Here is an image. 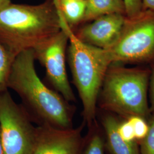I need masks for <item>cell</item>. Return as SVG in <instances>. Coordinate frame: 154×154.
<instances>
[{
	"instance_id": "1",
	"label": "cell",
	"mask_w": 154,
	"mask_h": 154,
	"mask_svg": "<svg viewBox=\"0 0 154 154\" xmlns=\"http://www.w3.org/2000/svg\"><path fill=\"white\" fill-rule=\"evenodd\" d=\"M35 60L33 49L17 55L8 78V88L18 95L22 106L38 126L62 129L73 127L74 107L42 82L35 70Z\"/></svg>"
},
{
	"instance_id": "2",
	"label": "cell",
	"mask_w": 154,
	"mask_h": 154,
	"mask_svg": "<svg viewBox=\"0 0 154 154\" xmlns=\"http://www.w3.org/2000/svg\"><path fill=\"white\" fill-rule=\"evenodd\" d=\"M61 30L55 0L35 5L11 3L0 11V42L14 57L44 44Z\"/></svg>"
},
{
	"instance_id": "3",
	"label": "cell",
	"mask_w": 154,
	"mask_h": 154,
	"mask_svg": "<svg viewBox=\"0 0 154 154\" xmlns=\"http://www.w3.org/2000/svg\"><path fill=\"white\" fill-rule=\"evenodd\" d=\"M58 11L61 28L69 37V63L82 103L83 122L90 125L95 119L99 93L112 61L107 50L86 44L78 38L59 9Z\"/></svg>"
},
{
	"instance_id": "4",
	"label": "cell",
	"mask_w": 154,
	"mask_h": 154,
	"mask_svg": "<svg viewBox=\"0 0 154 154\" xmlns=\"http://www.w3.org/2000/svg\"><path fill=\"white\" fill-rule=\"evenodd\" d=\"M149 77L147 70L111 64L99 93L100 107L128 118L146 116L149 111Z\"/></svg>"
},
{
	"instance_id": "5",
	"label": "cell",
	"mask_w": 154,
	"mask_h": 154,
	"mask_svg": "<svg viewBox=\"0 0 154 154\" xmlns=\"http://www.w3.org/2000/svg\"><path fill=\"white\" fill-rule=\"evenodd\" d=\"M107 50L112 63L154 64V11L142 10L134 16H126L119 38Z\"/></svg>"
},
{
	"instance_id": "6",
	"label": "cell",
	"mask_w": 154,
	"mask_h": 154,
	"mask_svg": "<svg viewBox=\"0 0 154 154\" xmlns=\"http://www.w3.org/2000/svg\"><path fill=\"white\" fill-rule=\"evenodd\" d=\"M6 90L0 92V133L4 154H33L37 128Z\"/></svg>"
},
{
	"instance_id": "7",
	"label": "cell",
	"mask_w": 154,
	"mask_h": 154,
	"mask_svg": "<svg viewBox=\"0 0 154 154\" xmlns=\"http://www.w3.org/2000/svg\"><path fill=\"white\" fill-rule=\"evenodd\" d=\"M68 44V35L62 29L52 38L33 50L35 60L44 66L47 78L54 90L70 103L76 99L66 72Z\"/></svg>"
},
{
	"instance_id": "8",
	"label": "cell",
	"mask_w": 154,
	"mask_h": 154,
	"mask_svg": "<svg viewBox=\"0 0 154 154\" xmlns=\"http://www.w3.org/2000/svg\"><path fill=\"white\" fill-rule=\"evenodd\" d=\"M83 124L67 129L38 126L37 139L33 154H79L82 144Z\"/></svg>"
},
{
	"instance_id": "9",
	"label": "cell",
	"mask_w": 154,
	"mask_h": 154,
	"mask_svg": "<svg viewBox=\"0 0 154 154\" xmlns=\"http://www.w3.org/2000/svg\"><path fill=\"white\" fill-rule=\"evenodd\" d=\"M125 17L121 14H107L99 17L76 30H72L77 38L83 42L107 49L119 38Z\"/></svg>"
},
{
	"instance_id": "10",
	"label": "cell",
	"mask_w": 154,
	"mask_h": 154,
	"mask_svg": "<svg viewBox=\"0 0 154 154\" xmlns=\"http://www.w3.org/2000/svg\"><path fill=\"white\" fill-rule=\"evenodd\" d=\"M119 122L111 116H106L102 119V125L106 136L107 146L111 154H139L135 141L127 142L119 135Z\"/></svg>"
},
{
	"instance_id": "11",
	"label": "cell",
	"mask_w": 154,
	"mask_h": 154,
	"mask_svg": "<svg viewBox=\"0 0 154 154\" xmlns=\"http://www.w3.org/2000/svg\"><path fill=\"white\" fill-rule=\"evenodd\" d=\"M86 8L82 23L92 21L99 17L110 14L126 15L123 0H86Z\"/></svg>"
},
{
	"instance_id": "12",
	"label": "cell",
	"mask_w": 154,
	"mask_h": 154,
	"mask_svg": "<svg viewBox=\"0 0 154 154\" xmlns=\"http://www.w3.org/2000/svg\"><path fill=\"white\" fill-rule=\"evenodd\" d=\"M61 14L69 27L74 29L82 23L86 8V0H55Z\"/></svg>"
},
{
	"instance_id": "13",
	"label": "cell",
	"mask_w": 154,
	"mask_h": 154,
	"mask_svg": "<svg viewBox=\"0 0 154 154\" xmlns=\"http://www.w3.org/2000/svg\"><path fill=\"white\" fill-rule=\"evenodd\" d=\"M15 58L0 42V92L8 90V81Z\"/></svg>"
},
{
	"instance_id": "14",
	"label": "cell",
	"mask_w": 154,
	"mask_h": 154,
	"mask_svg": "<svg viewBox=\"0 0 154 154\" xmlns=\"http://www.w3.org/2000/svg\"><path fill=\"white\" fill-rule=\"evenodd\" d=\"M132 125L135 139L143 140L149 132V125L144 119V117L140 116H131L127 119Z\"/></svg>"
},
{
	"instance_id": "15",
	"label": "cell",
	"mask_w": 154,
	"mask_h": 154,
	"mask_svg": "<svg viewBox=\"0 0 154 154\" xmlns=\"http://www.w3.org/2000/svg\"><path fill=\"white\" fill-rule=\"evenodd\" d=\"M149 132L142 140L141 154H154V114L150 119Z\"/></svg>"
},
{
	"instance_id": "16",
	"label": "cell",
	"mask_w": 154,
	"mask_h": 154,
	"mask_svg": "<svg viewBox=\"0 0 154 154\" xmlns=\"http://www.w3.org/2000/svg\"><path fill=\"white\" fill-rule=\"evenodd\" d=\"M83 154H105V143L100 135H94Z\"/></svg>"
},
{
	"instance_id": "17",
	"label": "cell",
	"mask_w": 154,
	"mask_h": 154,
	"mask_svg": "<svg viewBox=\"0 0 154 154\" xmlns=\"http://www.w3.org/2000/svg\"><path fill=\"white\" fill-rule=\"evenodd\" d=\"M118 130L122 139L127 142L135 141V133L131 123L127 120L122 123H119Z\"/></svg>"
},
{
	"instance_id": "18",
	"label": "cell",
	"mask_w": 154,
	"mask_h": 154,
	"mask_svg": "<svg viewBox=\"0 0 154 154\" xmlns=\"http://www.w3.org/2000/svg\"><path fill=\"white\" fill-rule=\"evenodd\" d=\"M126 10V16L132 17L143 10V0H123Z\"/></svg>"
},
{
	"instance_id": "19",
	"label": "cell",
	"mask_w": 154,
	"mask_h": 154,
	"mask_svg": "<svg viewBox=\"0 0 154 154\" xmlns=\"http://www.w3.org/2000/svg\"><path fill=\"white\" fill-rule=\"evenodd\" d=\"M151 102L152 109L154 110V64L152 67V73L151 78Z\"/></svg>"
},
{
	"instance_id": "20",
	"label": "cell",
	"mask_w": 154,
	"mask_h": 154,
	"mask_svg": "<svg viewBox=\"0 0 154 154\" xmlns=\"http://www.w3.org/2000/svg\"><path fill=\"white\" fill-rule=\"evenodd\" d=\"M143 10L154 11V0H143Z\"/></svg>"
},
{
	"instance_id": "21",
	"label": "cell",
	"mask_w": 154,
	"mask_h": 154,
	"mask_svg": "<svg viewBox=\"0 0 154 154\" xmlns=\"http://www.w3.org/2000/svg\"><path fill=\"white\" fill-rule=\"evenodd\" d=\"M11 3V0H0V11Z\"/></svg>"
},
{
	"instance_id": "22",
	"label": "cell",
	"mask_w": 154,
	"mask_h": 154,
	"mask_svg": "<svg viewBox=\"0 0 154 154\" xmlns=\"http://www.w3.org/2000/svg\"><path fill=\"white\" fill-rule=\"evenodd\" d=\"M0 154H4L3 147H2V142H1V133H0Z\"/></svg>"
}]
</instances>
